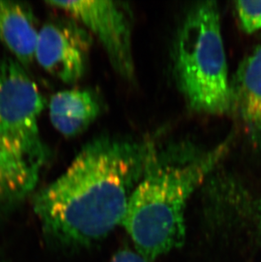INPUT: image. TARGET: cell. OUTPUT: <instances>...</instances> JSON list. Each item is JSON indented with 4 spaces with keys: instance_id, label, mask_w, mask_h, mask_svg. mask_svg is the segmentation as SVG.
Segmentation results:
<instances>
[{
    "instance_id": "52a82bcc",
    "label": "cell",
    "mask_w": 261,
    "mask_h": 262,
    "mask_svg": "<svg viewBox=\"0 0 261 262\" xmlns=\"http://www.w3.org/2000/svg\"><path fill=\"white\" fill-rule=\"evenodd\" d=\"M231 110L253 144L261 149V45L239 64L231 84Z\"/></svg>"
},
{
    "instance_id": "30bf717a",
    "label": "cell",
    "mask_w": 261,
    "mask_h": 262,
    "mask_svg": "<svg viewBox=\"0 0 261 262\" xmlns=\"http://www.w3.org/2000/svg\"><path fill=\"white\" fill-rule=\"evenodd\" d=\"M40 170L0 137V210L19 203L32 193Z\"/></svg>"
},
{
    "instance_id": "9c48e42d",
    "label": "cell",
    "mask_w": 261,
    "mask_h": 262,
    "mask_svg": "<svg viewBox=\"0 0 261 262\" xmlns=\"http://www.w3.org/2000/svg\"><path fill=\"white\" fill-rule=\"evenodd\" d=\"M101 102L89 89H70L54 94L50 102V118L63 136H77L101 114Z\"/></svg>"
},
{
    "instance_id": "5b68a950",
    "label": "cell",
    "mask_w": 261,
    "mask_h": 262,
    "mask_svg": "<svg viewBox=\"0 0 261 262\" xmlns=\"http://www.w3.org/2000/svg\"><path fill=\"white\" fill-rule=\"evenodd\" d=\"M69 13L98 38L116 73L128 82L136 77L133 51V13L126 3L107 0L48 1Z\"/></svg>"
},
{
    "instance_id": "6da1fadb",
    "label": "cell",
    "mask_w": 261,
    "mask_h": 262,
    "mask_svg": "<svg viewBox=\"0 0 261 262\" xmlns=\"http://www.w3.org/2000/svg\"><path fill=\"white\" fill-rule=\"evenodd\" d=\"M153 142L111 135L88 142L64 173L35 196L45 233L63 247L80 248L122 224Z\"/></svg>"
},
{
    "instance_id": "277c9868",
    "label": "cell",
    "mask_w": 261,
    "mask_h": 262,
    "mask_svg": "<svg viewBox=\"0 0 261 262\" xmlns=\"http://www.w3.org/2000/svg\"><path fill=\"white\" fill-rule=\"evenodd\" d=\"M45 106L26 67L0 52V137L40 169L49 158L38 125Z\"/></svg>"
},
{
    "instance_id": "7c38bea8",
    "label": "cell",
    "mask_w": 261,
    "mask_h": 262,
    "mask_svg": "<svg viewBox=\"0 0 261 262\" xmlns=\"http://www.w3.org/2000/svg\"><path fill=\"white\" fill-rule=\"evenodd\" d=\"M111 262H148L137 251L124 249L114 255Z\"/></svg>"
},
{
    "instance_id": "8992f818",
    "label": "cell",
    "mask_w": 261,
    "mask_h": 262,
    "mask_svg": "<svg viewBox=\"0 0 261 262\" xmlns=\"http://www.w3.org/2000/svg\"><path fill=\"white\" fill-rule=\"evenodd\" d=\"M92 43V35L79 23H47L38 32L35 59L61 82L74 84L86 74Z\"/></svg>"
},
{
    "instance_id": "8fae6325",
    "label": "cell",
    "mask_w": 261,
    "mask_h": 262,
    "mask_svg": "<svg viewBox=\"0 0 261 262\" xmlns=\"http://www.w3.org/2000/svg\"><path fill=\"white\" fill-rule=\"evenodd\" d=\"M236 9L245 32L251 33L261 29V0L236 1Z\"/></svg>"
},
{
    "instance_id": "7a4b0ae2",
    "label": "cell",
    "mask_w": 261,
    "mask_h": 262,
    "mask_svg": "<svg viewBox=\"0 0 261 262\" xmlns=\"http://www.w3.org/2000/svg\"><path fill=\"white\" fill-rule=\"evenodd\" d=\"M226 150V143L205 149L188 139H154L122 222L136 251L148 262L183 245L187 202Z\"/></svg>"
},
{
    "instance_id": "4fadbf2b",
    "label": "cell",
    "mask_w": 261,
    "mask_h": 262,
    "mask_svg": "<svg viewBox=\"0 0 261 262\" xmlns=\"http://www.w3.org/2000/svg\"><path fill=\"white\" fill-rule=\"evenodd\" d=\"M260 223H261V205H260Z\"/></svg>"
},
{
    "instance_id": "ba28073f",
    "label": "cell",
    "mask_w": 261,
    "mask_h": 262,
    "mask_svg": "<svg viewBox=\"0 0 261 262\" xmlns=\"http://www.w3.org/2000/svg\"><path fill=\"white\" fill-rule=\"evenodd\" d=\"M38 32L29 6L0 0V43L26 68L35 60Z\"/></svg>"
},
{
    "instance_id": "3957f363",
    "label": "cell",
    "mask_w": 261,
    "mask_h": 262,
    "mask_svg": "<svg viewBox=\"0 0 261 262\" xmlns=\"http://www.w3.org/2000/svg\"><path fill=\"white\" fill-rule=\"evenodd\" d=\"M178 90L192 112L222 115L231 111V84L214 1L196 3L187 10L172 51Z\"/></svg>"
}]
</instances>
